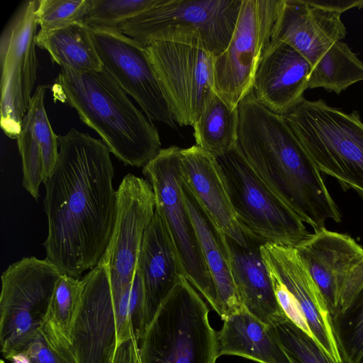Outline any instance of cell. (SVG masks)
<instances>
[{
    "label": "cell",
    "instance_id": "cell-13",
    "mask_svg": "<svg viewBox=\"0 0 363 363\" xmlns=\"http://www.w3.org/2000/svg\"><path fill=\"white\" fill-rule=\"evenodd\" d=\"M155 211L147 179L128 174L116 191V214L111 236L99 262L108 269L117 306L132 285L145 232Z\"/></svg>",
    "mask_w": 363,
    "mask_h": 363
},
{
    "label": "cell",
    "instance_id": "cell-14",
    "mask_svg": "<svg viewBox=\"0 0 363 363\" xmlns=\"http://www.w3.org/2000/svg\"><path fill=\"white\" fill-rule=\"evenodd\" d=\"M103 68L150 120L173 128L176 121L146 46L116 30L90 28Z\"/></svg>",
    "mask_w": 363,
    "mask_h": 363
},
{
    "label": "cell",
    "instance_id": "cell-37",
    "mask_svg": "<svg viewBox=\"0 0 363 363\" xmlns=\"http://www.w3.org/2000/svg\"><path fill=\"white\" fill-rule=\"evenodd\" d=\"M311 4L341 14L353 8H363V0H307Z\"/></svg>",
    "mask_w": 363,
    "mask_h": 363
},
{
    "label": "cell",
    "instance_id": "cell-12",
    "mask_svg": "<svg viewBox=\"0 0 363 363\" xmlns=\"http://www.w3.org/2000/svg\"><path fill=\"white\" fill-rule=\"evenodd\" d=\"M38 3L25 2L1 38L0 123L4 133L13 139L20 133L36 80Z\"/></svg>",
    "mask_w": 363,
    "mask_h": 363
},
{
    "label": "cell",
    "instance_id": "cell-9",
    "mask_svg": "<svg viewBox=\"0 0 363 363\" xmlns=\"http://www.w3.org/2000/svg\"><path fill=\"white\" fill-rule=\"evenodd\" d=\"M63 272L46 258L23 257L1 274L0 344L9 359L25 352L46 321L55 285Z\"/></svg>",
    "mask_w": 363,
    "mask_h": 363
},
{
    "label": "cell",
    "instance_id": "cell-15",
    "mask_svg": "<svg viewBox=\"0 0 363 363\" xmlns=\"http://www.w3.org/2000/svg\"><path fill=\"white\" fill-rule=\"evenodd\" d=\"M323 295L333 318L343 313L363 287V247L325 228L295 247Z\"/></svg>",
    "mask_w": 363,
    "mask_h": 363
},
{
    "label": "cell",
    "instance_id": "cell-5",
    "mask_svg": "<svg viewBox=\"0 0 363 363\" xmlns=\"http://www.w3.org/2000/svg\"><path fill=\"white\" fill-rule=\"evenodd\" d=\"M141 363H216L217 332L199 291L182 276L140 342Z\"/></svg>",
    "mask_w": 363,
    "mask_h": 363
},
{
    "label": "cell",
    "instance_id": "cell-19",
    "mask_svg": "<svg viewBox=\"0 0 363 363\" xmlns=\"http://www.w3.org/2000/svg\"><path fill=\"white\" fill-rule=\"evenodd\" d=\"M311 71L310 62L294 48L270 40L259 60L252 91L266 108L284 116L303 98Z\"/></svg>",
    "mask_w": 363,
    "mask_h": 363
},
{
    "label": "cell",
    "instance_id": "cell-24",
    "mask_svg": "<svg viewBox=\"0 0 363 363\" xmlns=\"http://www.w3.org/2000/svg\"><path fill=\"white\" fill-rule=\"evenodd\" d=\"M184 199L203 255L214 282L220 318L242 308L234 283L226 235L216 225L189 185L182 179Z\"/></svg>",
    "mask_w": 363,
    "mask_h": 363
},
{
    "label": "cell",
    "instance_id": "cell-20",
    "mask_svg": "<svg viewBox=\"0 0 363 363\" xmlns=\"http://www.w3.org/2000/svg\"><path fill=\"white\" fill-rule=\"evenodd\" d=\"M180 154L182 179L221 231L246 245L216 157L196 145L182 149Z\"/></svg>",
    "mask_w": 363,
    "mask_h": 363
},
{
    "label": "cell",
    "instance_id": "cell-33",
    "mask_svg": "<svg viewBox=\"0 0 363 363\" xmlns=\"http://www.w3.org/2000/svg\"><path fill=\"white\" fill-rule=\"evenodd\" d=\"M24 353L30 363H77L71 342L47 321Z\"/></svg>",
    "mask_w": 363,
    "mask_h": 363
},
{
    "label": "cell",
    "instance_id": "cell-28",
    "mask_svg": "<svg viewBox=\"0 0 363 363\" xmlns=\"http://www.w3.org/2000/svg\"><path fill=\"white\" fill-rule=\"evenodd\" d=\"M362 80L363 62L340 40L312 67L308 89L320 87L339 94Z\"/></svg>",
    "mask_w": 363,
    "mask_h": 363
},
{
    "label": "cell",
    "instance_id": "cell-36",
    "mask_svg": "<svg viewBox=\"0 0 363 363\" xmlns=\"http://www.w3.org/2000/svg\"><path fill=\"white\" fill-rule=\"evenodd\" d=\"M139 342L132 337L118 345L111 363H141Z\"/></svg>",
    "mask_w": 363,
    "mask_h": 363
},
{
    "label": "cell",
    "instance_id": "cell-22",
    "mask_svg": "<svg viewBox=\"0 0 363 363\" xmlns=\"http://www.w3.org/2000/svg\"><path fill=\"white\" fill-rule=\"evenodd\" d=\"M47 86L39 85L32 96L16 138L22 160L23 186L38 200L41 183L56 165L59 145L45 107Z\"/></svg>",
    "mask_w": 363,
    "mask_h": 363
},
{
    "label": "cell",
    "instance_id": "cell-31",
    "mask_svg": "<svg viewBox=\"0 0 363 363\" xmlns=\"http://www.w3.org/2000/svg\"><path fill=\"white\" fill-rule=\"evenodd\" d=\"M269 326L291 363H334L311 337L286 316Z\"/></svg>",
    "mask_w": 363,
    "mask_h": 363
},
{
    "label": "cell",
    "instance_id": "cell-35",
    "mask_svg": "<svg viewBox=\"0 0 363 363\" xmlns=\"http://www.w3.org/2000/svg\"><path fill=\"white\" fill-rule=\"evenodd\" d=\"M269 272L277 301L286 316L318 344L317 340L297 300L273 273Z\"/></svg>",
    "mask_w": 363,
    "mask_h": 363
},
{
    "label": "cell",
    "instance_id": "cell-2",
    "mask_svg": "<svg viewBox=\"0 0 363 363\" xmlns=\"http://www.w3.org/2000/svg\"><path fill=\"white\" fill-rule=\"evenodd\" d=\"M238 146L264 183L314 232L341 214L316 164L283 116L255 97L252 90L239 104Z\"/></svg>",
    "mask_w": 363,
    "mask_h": 363
},
{
    "label": "cell",
    "instance_id": "cell-8",
    "mask_svg": "<svg viewBox=\"0 0 363 363\" xmlns=\"http://www.w3.org/2000/svg\"><path fill=\"white\" fill-rule=\"evenodd\" d=\"M216 159L243 232L291 247L307 238L310 233L300 217L259 177L238 143Z\"/></svg>",
    "mask_w": 363,
    "mask_h": 363
},
{
    "label": "cell",
    "instance_id": "cell-1",
    "mask_svg": "<svg viewBox=\"0 0 363 363\" xmlns=\"http://www.w3.org/2000/svg\"><path fill=\"white\" fill-rule=\"evenodd\" d=\"M58 159L44 182L46 259L79 279L100 262L116 214L114 168L102 140L71 128L57 135Z\"/></svg>",
    "mask_w": 363,
    "mask_h": 363
},
{
    "label": "cell",
    "instance_id": "cell-29",
    "mask_svg": "<svg viewBox=\"0 0 363 363\" xmlns=\"http://www.w3.org/2000/svg\"><path fill=\"white\" fill-rule=\"evenodd\" d=\"M333 320L344 363H363V287L349 308Z\"/></svg>",
    "mask_w": 363,
    "mask_h": 363
},
{
    "label": "cell",
    "instance_id": "cell-6",
    "mask_svg": "<svg viewBox=\"0 0 363 363\" xmlns=\"http://www.w3.org/2000/svg\"><path fill=\"white\" fill-rule=\"evenodd\" d=\"M175 121L191 125L216 94V55L195 31L175 30L146 45Z\"/></svg>",
    "mask_w": 363,
    "mask_h": 363
},
{
    "label": "cell",
    "instance_id": "cell-27",
    "mask_svg": "<svg viewBox=\"0 0 363 363\" xmlns=\"http://www.w3.org/2000/svg\"><path fill=\"white\" fill-rule=\"evenodd\" d=\"M196 145L220 157L238 143L239 111L215 94L193 125Z\"/></svg>",
    "mask_w": 363,
    "mask_h": 363
},
{
    "label": "cell",
    "instance_id": "cell-7",
    "mask_svg": "<svg viewBox=\"0 0 363 363\" xmlns=\"http://www.w3.org/2000/svg\"><path fill=\"white\" fill-rule=\"evenodd\" d=\"M182 148L161 149L143 168L162 218L176 250L185 278L220 315L216 290L206 263L182 189Z\"/></svg>",
    "mask_w": 363,
    "mask_h": 363
},
{
    "label": "cell",
    "instance_id": "cell-10",
    "mask_svg": "<svg viewBox=\"0 0 363 363\" xmlns=\"http://www.w3.org/2000/svg\"><path fill=\"white\" fill-rule=\"evenodd\" d=\"M242 0H155L120 30L146 46L175 30L199 33L216 56L227 48Z\"/></svg>",
    "mask_w": 363,
    "mask_h": 363
},
{
    "label": "cell",
    "instance_id": "cell-32",
    "mask_svg": "<svg viewBox=\"0 0 363 363\" xmlns=\"http://www.w3.org/2000/svg\"><path fill=\"white\" fill-rule=\"evenodd\" d=\"M155 0H90L84 23L90 28L120 30L121 25Z\"/></svg>",
    "mask_w": 363,
    "mask_h": 363
},
{
    "label": "cell",
    "instance_id": "cell-17",
    "mask_svg": "<svg viewBox=\"0 0 363 363\" xmlns=\"http://www.w3.org/2000/svg\"><path fill=\"white\" fill-rule=\"evenodd\" d=\"M260 250L268 271L298 302L320 347L334 363H344L328 305L296 249L265 242Z\"/></svg>",
    "mask_w": 363,
    "mask_h": 363
},
{
    "label": "cell",
    "instance_id": "cell-26",
    "mask_svg": "<svg viewBox=\"0 0 363 363\" xmlns=\"http://www.w3.org/2000/svg\"><path fill=\"white\" fill-rule=\"evenodd\" d=\"M35 42L37 46L48 51L52 61L61 68L82 72L103 68L90 29L84 23L50 30H40Z\"/></svg>",
    "mask_w": 363,
    "mask_h": 363
},
{
    "label": "cell",
    "instance_id": "cell-21",
    "mask_svg": "<svg viewBox=\"0 0 363 363\" xmlns=\"http://www.w3.org/2000/svg\"><path fill=\"white\" fill-rule=\"evenodd\" d=\"M245 235V246L226 235L234 283L242 306L270 325L286 315L277 301L262 258L260 247L265 242L253 235Z\"/></svg>",
    "mask_w": 363,
    "mask_h": 363
},
{
    "label": "cell",
    "instance_id": "cell-25",
    "mask_svg": "<svg viewBox=\"0 0 363 363\" xmlns=\"http://www.w3.org/2000/svg\"><path fill=\"white\" fill-rule=\"evenodd\" d=\"M217 335L219 357L229 354L259 363H291L270 326L244 307L223 319Z\"/></svg>",
    "mask_w": 363,
    "mask_h": 363
},
{
    "label": "cell",
    "instance_id": "cell-38",
    "mask_svg": "<svg viewBox=\"0 0 363 363\" xmlns=\"http://www.w3.org/2000/svg\"><path fill=\"white\" fill-rule=\"evenodd\" d=\"M9 360L11 363H30L28 356L24 352L14 354Z\"/></svg>",
    "mask_w": 363,
    "mask_h": 363
},
{
    "label": "cell",
    "instance_id": "cell-4",
    "mask_svg": "<svg viewBox=\"0 0 363 363\" xmlns=\"http://www.w3.org/2000/svg\"><path fill=\"white\" fill-rule=\"evenodd\" d=\"M283 116L320 172L363 199V122L359 113L303 97Z\"/></svg>",
    "mask_w": 363,
    "mask_h": 363
},
{
    "label": "cell",
    "instance_id": "cell-34",
    "mask_svg": "<svg viewBox=\"0 0 363 363\" xmlns=\"http://www.w3.org/2000/svg\"><path fill=\"white\" fill-rule=\"evenodd\" d=\"M90 0H38V25L50 30L77 23H84Z\"/></svg>",
    "mask_w": 363,
    "mask_h": 363
},
{
    "label": "cell",
    "instance_id": "cell-3",
    "mask_svg": "<svg viewBox=\"0 0 363 363\" xmlns=\"http://www.w3.org/2000/svg\"><path fill=\"white\" fill-rule=\"evenodd\" d=\"M52 90L54 100L74 108L125 164L143 167L161 150L157 129L104 68H61Z\"/></svg>",
    "mask_w": 363,
    "mask_h": 363
},
{
    "label": "cell",
    "instance_id": "cell-11",
    "mask_svg": "<svg viewBox=\"0 0 363 363\" xmlns=\"http://www.w3.org/2000/svg\"><path fill=\"white\" fill-rule=\"evenodd\" d=\"M279 0H242L225 50L216 57L214 91L232 108L252 90L261 56L270 42Z\"/></svg>",
    "mask_w": 363,
    "mask_h": 363
},
{
    "label": "cell",
    "instance_id": "cell-23",
    "mask_svg": "<svg viewBox=\"0 0 363 363\" xmlns=\"http://www.w3.org/2000/svg\"><path fill=\"white\" fill-rule=\"evenodd\" d=\"M137 269L143 283L147 328L161 303L184 276L169 233L156 211L144 234Z\"/></svg>",
    "mask_w": 363,
    "mask_h": 363
},
{
    "label": "cell",
    "instance_id": "cell-30",
    "mask_svg": "<svg viewBox=\"0 0 363 363\" xmlns=\"http://www.w3.org/2000/svg\"><path fill=\"white\" fill-rule=\"evenodd\" d=\"M82 281L71 276L62 274L58 279L46 321L70 342V333L78 308Z\"/></svg>",
    "mask_w": 363,
    "mask_h": 363
},
{
    "label": "cell",
    "instance_id": "cell-16",
    "mask_svg": "<svg viewBox=\"0 0 363 363\" xmlns=\"http://www.w3.org/2000/svg\"><path fill=\"white\" fill-rule=\"evenodd\" d=\"M70 333L77 363H111L116 348V305L109 273L101 262L82 279Z\"/></svg>",
    "mask_w": 363,
    "mask_h": 363
},
{
    "label": "cell",
    "instance_id": "cell-18",
    "mask_svg": "<svg viewBox=\"0 0 363 363\" xmlns=\"http://www.w3.org/2000/svg\"><path fill=\"white\" fill-rule=\"evenodd\" d=\"M341 13L318 7L307 0H279L271 40L284 42L313 67L347 30Z\"/></svg>",
    "mask_w": 363,
    "mask_h": 363
}]
</instances>
